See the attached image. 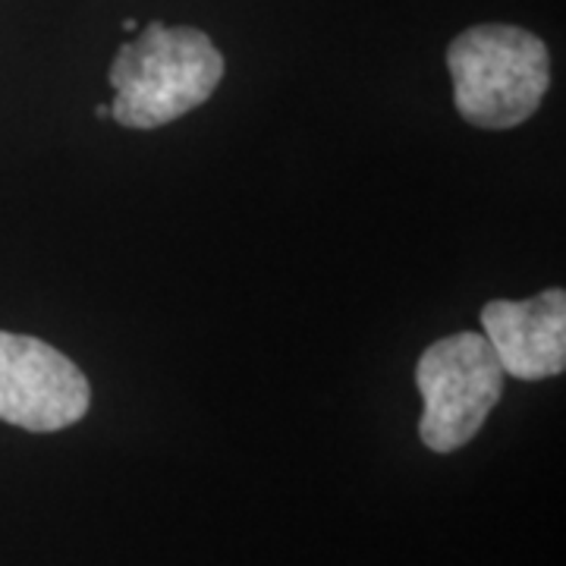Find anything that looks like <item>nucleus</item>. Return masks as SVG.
Returning <instances> with one entry per match:
<instances>
[{
  "label": "nucleus",
  "instance_id": "obj_5",
  "mask_svg": "<svg viewBox=\"0 0 566 566\" xmlns=\"http://www.w3.org/2000/svg\"><path fill=\"white\" fill-rule=\"evenodd\" d=\"M485 340L504 375L545 381L566 368V293L542 290L532 300H491L482 308Z\"/></svg>",
  "mask_w": 566,
  "mask_h": 566
},
{
  "label": "nucleus",
  "instance_id": "obj_7",
  "mask_svg": "<svg viewBox=\"0 0 566 566\" xmlns=\"http://www.w3.org/2000/svg\"><path fill=\"white\" fill-rule=\"evenodd\" d=\"M123 29H126V32H136V29H139V22H136V20H123Z\"/></svg>",
  "mask_w": 566,
  "mask_h": 566
},
{
  "label": "nucleus",
  "instance_id": "obj_6",
  "mask_svg": "<svg viewBox=\"0 0 566 566\" xmlns=\"http://www.w3.org/2000/svg\"><path fill=\"white\" fill-rule=\"evenodd\" d=\"M95 117H98V120H107V117H111V107H107V104H98V107H95Z\"/></svg>",
  "mask_w": 566,
  "mask_h": 566
},
{
  "label": "nucleus",
  "instance_id": "obj_1",
  "mask_svg": "<svg viewBox=\"0 0 566 566\" xmlns=\"http://www.w3.org/2000/svg\"><path fill=\"white\" fill-rule=\"evenodd\" d=\"M223 70V54L202 29L151 22L133 41H123L107 70L111 117L126 129L180 120L218 92Z\"/></svg>",
  "mask_w": 566,
  "mask_h": 566
},
{
  "label": "nucleus",
  "instance_id": "obj_3",
  "mask_svg": "<svg viewBox=\"0 0 566 566\" xmlns=\"http://www.w3.org/2000/svg\"><path fill=\"white\" fill-rule=\"evenodd\" d=\"M416 387L424 409L419 419L422 444L434 453L465 447L504 397V368L485 334L460 331L424 349L416 365Z\"/></svg>",
  "mask_w": 566,
  "mask_h": 566
},
{
  "label": "nucleus",
  "instance_id": "obj_4",
  "mask_svg": "<svg viewBox=\"0 0 566 566\" xmlns=\"http://www.w3.org/2000/svg\"><path fill=\"white\" fill-rule=\"evenodd\" d=\"M92 385L82 368L39 337L0 331V422L51 434L85 419Z\"/></svg>",
  "mask_w": 566,
  "mask_h": 566
},
{
  "label": "nucleus",
  "instance_id": "obj_2",
  "mask_svg": "<svg viewBox=\"0 0 566 566\" xmlns=\"http://www.w3.org/2000/svg\"><path fill=\"white\" fill-rule=\"evenodd\" d=\"M453 104L479 129L526 123L551 88V51L535 32L485 22L460 32L447 48Z\"/></svg>",
  "mask_w": 566,
  "mask_h": 566
}]
</instances>
